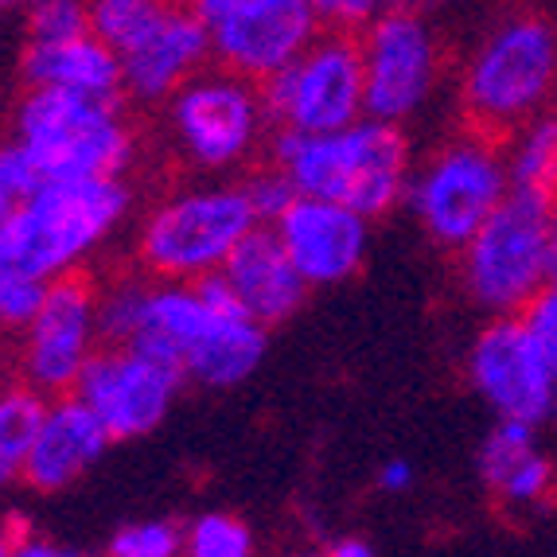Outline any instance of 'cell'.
<instances>
[{"label":"cell","mask_w":557,"mask_h":557,"mask_svg":"<svg viewBox=\"0 0 557 557\" xmlns=\"http://www.w3.org/2000/svg\"><path fill=\"white\" fill-rule=\"evenodd\" d=\"M207 28H211L214 63L253 83H265L317 44L324 24L308 0H238Z\"/></svg>","instance_id":"9a60e30c"},{"label":"cell","mask_w":557,"mask_h":557,"mask_svg":"<svg viewBox=\"0 0 557 557\" xmlns=\"http://www.w3.org/2000/svg\"><path fill=\"white\" fill-rule=\"evenodd\" d=\"M12 211H16V203H9V199L0 196V250H4V234H9V223H12Z\"/></svg>","instance_id":"60d3db41"},{"label":"cell","mask_w":557,"mask_h":557,"mask_svg":"<svg viewBox=\"0 0 557 557\" xmlns=\"http://www.w3.org/2000/svg\"><path fill=\"white\" fill-rule=\"evenodd\" d=\"M12 557H71V549L44 539L36 530H12Z\"/></svg>","instance_id":"e575fe53"},{"label":"cell","mask_w":557,"mask_h":557,"mask_svg":"<svg viewBox=\"0 0 557 557\" xmlns=\"http://www.w3.org/2000/svg\"><path fill=\"white\" fill-rule=\"evenodd\" d=\"M36 0H0V16H24Z\"/></svg>","instance_id":"ab89813d"},{"label":"cell","mask_w":557,"mask_h":557,"mask_svg":"<svg viewBox=\"0 0 557 557\" xmlns=\"http://www.w3.org/2000/svg\"><path fill=\"white\" fill-rule=\"evenodd\" d=\"M184 382L180 367L145 347L106 344L83 371L75 394L94 409L110 441H140L164 425Z\"/></svg>","instance_id":"5bb4252c"},{"label":"cell","mask_w":557,"mask_h":557,"mask_svg":"<svg viewBox=\"0 0 557 557\" xmlns=\"http://www.w3.org/2000/svg\"><path fill=\"white\" fill-rule=\"evenodd\" d=\"M465 379L495 421L546 425L557 374L519 317H487L465 347Z\"/></svg>","instance_id":"4fadbf2b"},{"label":"cell","mask_w":557,"mask_h":557,"mask_svg":"<svg viewBox=\"0 0 557 557\" xmlns=\"http://www.w3.org/2000/svg\"><path fill=\"white\" fill-rule=\"evenodd\" d=\"M367 117L409 125L429 110L445 83V47L433 20L409 9H386L359 32Z\"/></svg>","instance_id":"8fae6325"},{"label":"cell","mask_w":557,"mask_h":557,"mask_svg":"<svg viewBox=\"0 0 557 557\" xmlns=\"http://www.w3.org/2000/svg\"><path fill=\"white\" fill-rule=\"evenodd\" d=\"M270 332L238 305L223 273L203 281H152L129 347L180 367L203 391H234L258 374Z\"/></svg>","instance_id":"6da1fadb"},{"label":"cell","mask_w":557,"mask_h":557,"mask_svg":"<svg viewBox=\"0 0 557 557\" xmlns=\"http://www.w3.org/2000/svg\"><path fill=\"white\" fill-rule=\"evenodd\" d=\"M413 480H418V472H413V465H409L406 456H391V460H382L379 475H374L379 492H386V495H406L409 487H413Z\"/></svg>","instance_id":"836d02e7"},{"label":"cell","mask_w":557,"mask_h":557,"mask_svg":"<svg viewBox=\"0 0 557 557\" xmlns=\"http://www.w3.org/2000/svg\"><path fill=\"white\" fill-rule=\"evenodd\" d=\"M273 129L335 133L367 117L359 36L320 32L317 44L261 83Z\"/></svg>","instance_id":"7c38bea8"},{"label":"cell","mask_w":557,"mask_h":557,"mask_svg":"<svg viewBox=\"0 0 557 557\" xmlns=\"http://www.w3.org/2000/svg\"><path fill=\"white\" fill-rule=\"evenodd\" d=\"M265 160L285 172L297 196L344 203L371 223L406 207L418 164L406 125L379 117H359L335 133L273 129Z\"/></svg>","instance_id":"7a4b0ae2"},{"label":"cell","mask_w":557,"mask_h":557,"mask_svg":"<svg viewBox=\"0 0 557 557\" xmlns=\"http://www.w3.org/2000/svg\"><path fill=\"white\" fill-rule=\"evenodd\" d=\"M191 9H196V16L203 20V24H214V20L223 16V12H231L238 0H187Z\"/></svg>","instance_id":"8d00e7d4"},{"label":"cell","mask_w":557,"mask_h":557,"mask_svg":"<svg viewBox=\"0 0 557 557\" xmlns=\"http://www.w3.org/2000/svg\"><path fill=\"white\" fill-rule=\"evenodd\" d=\"M125 98L137 106H160L203 66H211V28L196 16L187 0H168V9L137 44L121 51Z\"/></svg>","instance_id":"e0dca14e"},{"label":"cell","mask_w":557,"mask_h":557,"mask_svg":"<svg viewBox=\"0 0 557 557\" xmlns=\"http://www.w3.org/2000/svg\"><path fill=\"white\" fill-rule=\"evenodd\" d=\"M258 226L265 223L242 180H180L140 203L129 226V265L152 281L214 277Z\"/></svg>","instance_id":"277c9868"},{"label":"cell","mask_w":557,"mask_h":557,"mask_svg":"<svg viewBox=\"0 0 557 557\" xmlns=\"http://www.w3.org/2000/svg\"><path fill=\"white\" fill-rule=\"evenodd\" d=\"M160 137L187 176L234 180L270 152L273 121L261 83L211 63L160 106Z\"/></svg>","instance_id":"8992f818"},{"label":"cell","mask_w":557,"mask_h":557,"mask_svg":"<svg viewBox=\"0 0 557 557\" xmlns=\"http://www.w3.org/2000/svg\"><path fill=\"white\" fill-rule=\"evenodd\" d=\"M106 557H184V527L172 519L125 522L106 542Z\"/></svg>","instance_id":"4316f807"},{"label":"cell","mask_w":557,"mask_h":557,"mask_svg":"<svg viewBox=\"0 0 557 557\" xmlns=\"http://www.w3.org/2000/svg\"><path fill=\"white\" fill-rule=\"evenodd\" d=\"M16 66L20 83L36 86V90H66L86 94V98H125L117 51L110 44H102L94 32L75 39H55V44H24Z\"/></svg>","instance_id":"44dd1931"},{"label":"cell","mask_w":557,"mask_h":557,"mask_svg":"<svg viewBox=\"0 0 557 557\" xmlns=\"http://www.w3.org/2000/svg\"><path fill=\"white\" fill-rule=\"evenodd\" d=\"M24 44H55L90 32V0H36L24 12Z\"/></svg>","instance_id":"83f0119b"},{"label":"cell","mask_w":557,"mask_h":557,"mask_svg":"<svg viewBox=\"0 0 557 557\" xmlns=\"http://www.w3.org/2000/svg\"><path fill=\"white\" fill-rule=\"evenodd\" d=\"M44 281L12 270V265H0V347H9L28 327L39 300H44Z\"/></svg>","instance_id":"f1b7e54d"},{"label":"cell","mask_w":557,"mask_h":557,"mask_svg":"<svg viewBox=\"0 0 557 557\" xmlns=\"http://www.w3.org/2000/svg\"><path fill=\"white\" fill-rule=\"evenodd\" d=\"M9 133L36 157L47 180L133 176L145 157V137L125 98L24 86L12 102Z\"/></svg>","instance_id":"52a82bcc"},{"label":"cell","mask_w":557,"mask_h":557,"mask_svg":"<svg viewBox=\"0 0 557 557\" xmlns=\"http://www.w3.org/2000/svg\"><path fill=\"white\" fill-rule=\"evenodd\" d=\"M503 152L515 191L557 203V106L515 129L503 140Z\"/></svg>","instance_id":"7402d4cb"},{"label":"cell","mask_w":557,"mask_h":557,"mask_svg":"<svg viewBox=\"0 0 557 557\" xmlns=\"http://www.w3.org/2000/svg\"><path fill=\"white\" fill-rule=\"evenodd\" d=\"M0 530H4V522H0Z\"/></svg>","instance_id":"bcb514c9"},{"label":"cell","mask_w":557,"mask_h":557,"mask_svg":"<svg viewBox=\"0 0 557 557\" xmlns=\"http://www.w3.org/2000/svg\"><path fill=\"white\" fill-rule=\"evenodd\" d=\"M456 98L468 129L507 140L557 106V24L539 9H507L460 63Z\"/></svg>","instance_id":"5b68a950"},{"label":"cell","mask_w":557,"mask_h":557,"mask_svg":"<svg viewBox=\"0 0 557 557\" xmlns=\"http://www.w3.org/2000/svg\"><path fill=\"white\" fill-rule=\"evenodd\" d=\"M277 557H320V554H312V549H285V554H277Z\"/></svg>","instance_id":"7bdbcfd3"},{"label":"cell","mask_w":557,"mask_h":557,"mask_svg":"<svg viewBox=\"0 0 557 557\" xmlns=\"http://www.w3.org/2000/svg\"><path fill=\"white\" fill-rule=\"evenodd\" d=\"M71 557H94V554H71ZM106 557V554H102Z\"/></svg>","instance_id":"f6af8a7d"},{"label":"cell","mask_w":557,"mask_h":557,"mask_svg":"<svg viewBox=\"0 0 557 557\" xmlns=\"http://www.w3.org/2000/svg\"><path fill=\"white\" fill-rule=\"evenodd\" d=\"M140 211L133 176L47 180L36 196L16 203L0 265L36 281L90 273V261L129 231Z\"/></svg>","instance_id":"3957f363"},{"label":"cell","mask_w":557,"mask_h":557,"mask_svg":"<svg viewBox=\"0 0 557 557\" xmlns=\"http://www.w3.org/2000/svg\"><path fill=\"white\" fill-rule=\"evenodd\" d=\"M47 398L16 379H0V492L12 483H24L32 441H36L39 418Z\"/></svg>","instance_id":"603a6c76"},{"label":"cell","mask_w":557,"mask_h":557,"mask_svg":"<svg viewBox=\"0 0 557 557\" xmlns=\"http://www.w3.org/2000/svg\"><path fill=\"white\" fill-rule=\"evenodd\" d=\"M168 0H90V32L113 51H125L160 20Z\"/></svg>","instance_id":"484cf974"},{"label":"cell","mask_w":557,"mask_h":557,"mask_svg":"<svg viewBox=\"0 0 557 557\" xmlns=\"http://www.w3.org/2000/svg\"><path fill=\"white\" fill-rule=\"evenodd\" d=\"M320 557H379V554H374L371 542L359 539V534H339V539H332L320 549Z\"/></svg>","instance_id":"d590c367"},{"label":"cell","mask_w":557,"mask_h":557,"mask_svg":"<svg viewBox=\"0 0 557 557\" xmlns=\"http://www.w3.org/2000/svg\"><path fill=\"white\" fill-rule=\"evenodd\" d=\"M242 184H246V191H250V203L253 211H258V219L265 226L277 219L281 211H285L293 199H297V191H293V184L285 180V172L273 164H258L250 168L246 176H242Z\"/></svg>","instance_id":"1f68e13d"},{"label":"cell","mask_w":557,"mask_h":557,"mask_svg":"<svg viewBox=\"0 0 557 557\" xmlns=\"http://www.w3.org/2000/svg\"><path fill=\"white\" fill-rule=\"evenodd\" d=\"M308 4L320 16L324 32H347V36H359L374 16L391 9V0H308Z\"/></svg>","instance_id":"d6a6232c"},{"label":"cell","mask_w":557,"mask_h":557,"mask_svg":"<svg viewBox=\"0 0 557 557\" xmlns=\"http://www.w3.org/2000/svg\"><path fill=\"white\" fill-rule=\"evenodd\" d=\"M253 530L231 511H203L184 527V557H253Z\"/></svg>","instance_id":"d4e9b609"},{"label":"cell","mask_w":557,"mask_h":557,"mask_svg":"<svg viewBox=\"0 0 557 557\" xmlns=\"http://www.w3.org/2000/svg\"><path fill=\"white\" fill-rule=\"evenodd\" d=\"M394 9H409V12H421V16L433 20V12H441L448 0H391Z\"/></svg>","instance_id":"74e56055"},{"label":"cell","mask_w":557,"mask_h":557,"mask_svg":"<svg viewBox=\"0 0 557 557\" xmlns=\"http://www.w3.org/2000/svg\"><path fill=\"white\" fill-rule=\"evenodd\" d=\"M519 320L530 339H534V347L542 351V359H546L557 374V277H549L546 285L527 300Z\"/></svg>","instance_id":"4dcf8cb0"},{"label":"cell","mask_w":557,"mask_h":557,"mask_svg":"<svg viewBox=\"0 0 557 557\" xmlns=\"http://www.w3.org/2000/svg\"><path fill=\"white\" fill-rule=\"evenodd\" d=\"M475 472L503 511L534 515L554 507L557 468L539 445V425L495 421L475 453Z\"/></svg>","instance_id":"d6986e66"},{"label":"cell","mask_w":557,"mask_h":557,"mask_svg":"<svg viewBox=\"0 0 557 557\" xmlns=\"http://www.w3.org/2000/svg\"><path fill=\"white\" fill-rule=\"evenodd\" d=\"M549 421L557 425V386H554V406H549Z\"/></svg>","instance_id":"ee69618b"},{"label":"cell","mask_w":557,"mask_h":557,"mask_svg":"<svg viewBox=\"0 0 557 557\" xmlns=\"http://www.w3.org/2000/svg\"><path fill=\"white\" fill-rule=\"evenodd\" d=\"M549 277H557V203L549 207Z\"/></svg>","instance_id":"f35d334b"},{"label":"cell","mask_w":557,"mask_h":557,"mask_svg":"<svg viewBox=\"0 0 557 557\" xmlns=\"http://www.w3.org/2000/svg\"><path fill=\"white\" fill-rule=\"evenodd\" d=\"M223 281L261 327H277L293 320L312 293L270 226H258L231 253V261L223 265Z\"/></svg>","instance_id":"ffe728a7"},{"label":"cell","mask_w":557,"mask_h":557,"mask_svg":"<svg viewBox=\"0 0 557 557\" xmlns=\"http://www.w3.org/2000/svg\"><path fill=\"white\" fill-rule=\"evenodd\" d=\"M0 557H12V530H0Z\"/></svg>","instance_id":"b9f144b4"},{"label":"cell","mask_w":557,"mask_h":557,"mask_svg":"<svg viewBox=\"0 0 557 557\" xmlns=\"http://www.w3.org/2000/svg\"><path fill=\"white\" fill-rule=\"evenodd\" d=\"M149 297V277L129 270H117L98 288V305H102V335L106 344H133L140 324V308Z\"/></svg>","instance_id":"cb8c5ba5"},{"label":"cell","mask_w":557,"mask_h":557,"mask_svg":"<svg viewBox=\"0 0 557 557\" xmlns=\"http://www.w3.org/2000/svg\"><path fill=\"white\" fill-rule=\"evenodd\" d=\"M308 288L351 281L371 253V219L332 199L297 196L270 223Z\"/></svg>","instance_id":"2e32d148"},{"label":"cell","mask_w":557,"mask_h":557,"mask_svg":"<svg viewBox=\"0 0 557 557\" xmlns=\"http://www.w3.org/2000/svg\"><path fill=\"white\" fill-rule=\"evenodd\" d=\"M549 207L546 199L511 191L499 211L453 253L460 297L487 317H519L549 281Z\"/></svg>","instance_id":"9c48e42d"},{"label":"cell","mask_w":557,"mask_h":557,"mask_svg":"<svg viewBox=\"0 0 557 557\" xmlns=\"http://www.w3.org/2000/svg\"><path fill=\"white\" fill-rule=\"evenodd\" d=\"M511 191L503 140L465 125L413 164L406 211L433 250L456 253Z\"/></svg>","instance_id":"ba28073f"},{"label":"cell","mask_w":557,"mask_h":557,"mask_svg":"<svg viewBox=\"0 0 557 557\" xmlns=\"http://www.w3.org/2000/svg\"><path fill=\"white\" fill-rule=\"evenodd\" d=\"M110 445L113 441L106 425L94 418V409L78 394L47 398L28 465H24V483L44 495L63 492V487L83 480Z\"/></svg>","instance_id":"ac0fdd59"},{"label":"cell","mask_w":557,"mask_h":557,"mask_svg":"<svg viewBox=\"0 0 557 557\" xmlns=\"http://www.w3.org/2000/svg\"><path fill=\"white\" fill-rule=\"evenodd\" d=\"M44 184H47L44 168H39L36 157L9 133V137L0 140V196L9 199V203H24V199L36 196Z\"/></svg>","instance_id":"f546056e"},{"label":"cell","mask_w":557,"mask_h":557,"mask_svg":"<svg viewBox=\"0 0 557 557\" xmlns=\"http://www.w3.org/2000/svg\"><path fill=\"white\" fill-rule=\"evenodd\" d=\"M98 288L102 281L94 273L47 281L36 317L4 347L9 379L24 382L44 398L75 394L90 359L106 347Z\"/></svg>","instance_id":"30bf717a"}]
</instances>
